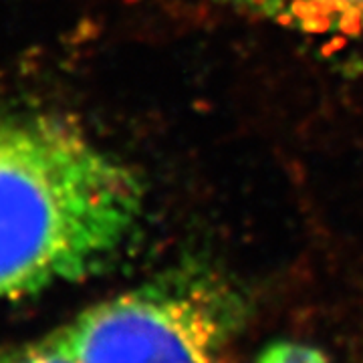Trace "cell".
Listing matches in <instances>:
<instances>
[{"label":"cell","instance_id":"obj_1","mask_svg":"<svg viewBox=\"0 0 363 363\" xmlns=\"http://www.w3.org/2000/svg\"><path fill=\"white\" fill-rule=\"evenodd\" d=\"M123 162L52 117H0V301L95 272L142 220Z\"/></svg>","mask_w":363,"mask_h":363},{"label":"cell","instance_id":"obj_2","mask_svg":"<svg viewBox=\"0 0 363 363\" xmlns=\"http://www.w3.org/2000/svg\"><path fill=\"white\" fill-rule=\"evenodd\" d=\"M240 323L233 286L190 269L101 301L55 335L77 363H228Z\"/></svg>","mask_w":363,"mask_h":363},{"label":"cell","instance_id":"obj_3","mask_svg":"<svg viewBox=\"0 0 363 363\" xmlns=\"http://www.w3.org/2000/svg\"><path fill=\"white\" fill-rule=\"evenodd\" d=\"M295 35L363 51V0H218Z\"/></svg>","mask_w":363,"mask_h":363},{"label":"cell","instance_id":"obj_4","mask_svg":"<svg viewBox=\"0 0 363 363\" xmlns=\"http://www.w3.org/2000/svg\"><path fill=\"white\" fill-rule=\"evenodd\" d=\"M0 363H77L69 353L59 337L52 333L51 337L26 343L21 347H13L0 353Z\"/></svg>","mask_w":363,"mask_h":363},{"label":"cell","instance_id":"obj_5","mask_svg":"<svg viewBox=\"0 0 363 363\" xmlns=\"http://www.w3.org/2000/svg\"><path fill=\"white\" fill-rule=\"evenodd\" d=\"M257 363H329V359L323 351L313 345L298 341H279L262 351Z\"/></svg>","mask_w":363,"mask_h":363}]
</instances>
